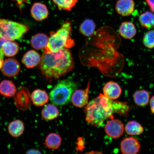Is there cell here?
I'll return each instance as SVG.
<instances>
[{
    "mask_svg": "<svg viewBox=\"0 0 154 154\" xmlns=\"http://www.w3.org/2000/svg\"><path fill=\"white\" fill-rule=\"evenodd\" d=\"M61 141L62 138L59 134L55 133H51L46 137L44 144L48 149H57L60 146Z\"/></svg>",
    "mask_w": 154,
    "mask_h": 154,
    "instance_id": "cell-20",
    "label": "cell"
},
{
    "mask_svg": "<svg viewBox=\"0 0 154 154\" xmlns=\"http://www.w3.org/2000/svg\"><path fill=\"white\" fill-rule=\"evenodd\" d=\"M59 114V109L53 103L46 105L42 111V116L45 120H53L58 117Z\"/></svg>",
    "mask_w": 154,
    "mask_h": 154,
    "instance_id": "cell-21",
    "label": "cell"
},
{
    "mask_svg": "<svg viewBox=\"0 0 154 154\" xmlns=\"http://www.w3.org/2000/svg\"><path fill=\"white\" fill-rule=\"evenodd\" d=\"M31 14L36 20L42 21L48 18L49 11L47 6L44 4L36 2L32 5L30 10Z\"/></svg>",
    "mask_w": 154,
    "mask_h": 154,
    "instance_id": "cell-13",
    "label": "cell"
},
{
    "mask_svg": "<svg viewBox=\"0 0 154 154\" xmlns=\"http://www.w3.org/2000/svg\"><path fill=\"white\" fill-rule=\"evenodd\" d=\"M77 83L69 79L61 81L52 90L50 99L54 104L61 106L70 102L73 93L78 88Z\"/></svg>",
    "mask_w": 154,
    "mask_h": 154,
    "instance_id": "cell-4",
    "label": "cell"
},
{
    "mask_svg": "<svg viewBox=\"0 0 154 154\" xmlns=\"http://www.w3.org/2000/svg\"><path fill=\"white\" fill-rule=\"evenodd\" d=\"M32 103L37 107L42 106L49 101V96L44 90L37 89L34 90L31 94Z\"/></svg>",
    "mask_w": 154,
    "mask_h": 154,
    "instance_id": "cell-16",
    "label": "cell"
},
{
    "mask_svg": "<svg viewBox=\"0 0 154 154\" xmlns=\"http://www.w3.org/2000/svg\"><path fill=\"white\" fill-rule=\"evenodd\" d=\"M86 120L94 127L101 126L108 119H112L114 113L113 100L100 94L86 105Z\"/></svg>",
    "mask_w": 154,
    "mask_h": 154,
    "instance_id": "cell-2",
    "label": "cell"
},
{
    "mask_svg": "<svg viewBox=\"0 0 154 154\" xmlns=\"http://www.w3.org/2000/svg\"><path fill=\"white\" fill-rule=\"evenodd\" d=\"M113 106L114 113L122 116H126L130 111V107L126 102L113 101Z\"/></svg>",
    "mask_w": 154,
    "mask_h": 154,
    "instance_id": "cell-27",
    "label": "cell"
},
{
    "mask_svg": "<svg viewBox=\"0 0 154 154\" xmlns=\"http://www.w3.org/2000/svg\"><path fill=\"white\" fill-rule=\"evenodd\" d=\"M143 43L146 48L149 49L154 48V30H150L144 34Z\"/></svg>",
    "mask_w": 154,
    "mask_h": 154,
    "instance_id": "cell-29",
    "label": "cell"
},
{
    "mask_svg": "<svg viewBox=\"0 0 154 154\" xmlns=\"http://www.w3.org/2000/svg\"><path fill=\"white\" fill-rule=\"evenodd\" d=\"M7 40L5 39V38H0V57H1L2 59L3 60L4 59V55L3 51H2V47L3 44L5 42L7 41Z\"/></svg>",
    "mask_w": 154,
    "mask_h": 154,
    "instance_id": "cell-30",
    "label": "cell"
},
{
    "mask_svg": "<svg viewBox=\"0 0 154 154\" xmlns=\"http://www.w3.org/2000/svg\"><path fill=\"white\" fill-rule=\"evenodd\" d=\"M26 154H41V152L38 150L34 149H31L26 152Z\"/></svg>",
    "mask_w": 154,
    "mask_h": 154,
    "instance_id": "cell-33",
    "label": "cell"
},
{
    "mask_svg": "<svg viewBox=\"0 0 154 154\" xmlns=\"http://www.w3.org/2000/svg\"><path fill=\"white\" fill-rule=\"evenodd\" d=\"M4 60L2 59L1 57H0V69H1L2 67Z\"/></svg>",
    "mask_w": 154,
    "mask_h": 154,
    "instance_id": "cell-35",
    "label": "cell"
},
{
    "mask_svg": "<svg viewBox=\"0 0 154 154\" xmlns=\"http://www.w3.org/2000/svg\"><path fill=\"white\" fill-rule=\"evenodd\" d=\"M150 106L152 112L154 114V96L152 97L150 101Z\"/></svg>",
    "mask_w": 154,
    "mask_h": 154,
    "instance_id": "cell-32",
    "label": "cell"
},
{
    "mask_svg": "<svg viewBox=\"0 0 154 154\" xmlns=\"http://www.w3.org/2000/svg\"><path fill=\"white\" fill-rule=\"evenodd\" d=\"M119 33L125 39H130L134 37L137 33L135 26L132 22H123L119 29Z\"/></svg>",
    "mask_w": 154,
    "mask_h": 154,
    "instance_id": "cell-15",
    "label": "cell"
},
{
    "mask_svg": "<svg viewBox=\"0 0 154 154\" xmlns=\"http://www.w3.org/2000/svg\"><path fill=\"white\" fill-rule=\"evenodd\" d=\"M17 90L15 85L11 80H5L0 83V94L5 97H14Z\"/></svg>",
    "mask_w": 154,
    "mask_h": 154,
    "instance_id": "cell-17",
    "label": "cell"
},
{
    "mask_svg": "<svg viewBox=\"0 0 154 154\" xmlns=\"http://www.w3.org/2000/svg\"><path fill=\"white\" fill-rule=\"evenodd\" d=\"M14 104L17 108L22 111H26L32 105L31 94L29 90L24 86L19 87L17 89L14 97Z\"/></svg>",
    "mask_w": 154,
    "mask_h": 154,
    "instance_id": "cell-6",
    "label": "cell"
},
{
    "mask_svg": "<svg viewBox=\"0 0 154 154\" xmlns=\"http://www.w3.org/2000/svg\"><path fill=\"white\" fill-rule=\"evenodd\" d=\"M134 100L136 104L140 107L147 105L149 101L150 95L149 92L144 90H138L134 92Z\"/></svg>",
    "mask_w": 154,
    "mask_h": 154,
    "instance_id": "cell-23",
    "label": "cell"
},
{
    "mask_svg": "<svg viewBox=\"0 0 154 154\" xmlns=\"http://www.w3.org/2000/svg\"><path fill=\"white\" fill-rule=\"evenodd\" d=\"M11 1L16 2L17 5L20 7L24 3H28V0H11Z\"/></svg>",
    "mask_w": 154,
    "mask_h": 154,
    "instance_id": "cell-34",
    "label": "cell"
},
{
    "mask_svg": "<svg viewBox=\"0 0 154 154\" xmlns=\"http://www.w3.org/2000/svg\"><path fill=\"white\" fill-rule=\"evenodd\" d=\"M122 89L119 85L114 82H109L105 84L103 88V95L109 99L116 100L120 96Z\"/></svg>",
    "mask_w": 154,
    "mask_h": 154,
    "instance_id": "cell-12",
    "label": "cell"
},
{
    "mask_svg": "<svg viewBox=\"0 0 154 154\" xmlns=\"http://www.w3.org/2000/svg\"><path fill=\"white\" fill-rule=\"evenodd\" d=\"M134 0H118L115 7L117 13L123 17L130 16L134 12Z\"/></svg>",
    "mask_w": 154,
    "mask_h": 154,
    "instance_id": "cell-11",
    "label": "cell"
},
{
    "mask_svg": "<svg viewBox=\"0 0 154 154\" xmlns=\"http://www.w3.org/2000/svg\"><path fill=\"white\" fill-rule=\"evenodd\" d=\"M90 84L89 82L86 89L76 90L73 93L71 101L75 106L82 108L88 105Z\"/></svg>",
    "mask_w": 154,
    "mask_h": 154,
    "instance_id": "cell-10",
    "label": "cell"
},
{
    "mask_svg": "<svg viewBox=\"0 0 154 154\" xmlns=\"http://www.w3.org/2000/svg\"><path fill=\"white\" fill-rule=\"evenodd\" d=\"M24 125L22 121L16 120L10 123L8 126L9 134L13 137L17 138L23 134Z\"/></svg>",
    "mask_w": 154,
    "mask_h": 154,
    "instance_id": "cell-19",
    "label": "cell"
},
{
    "mask_svg": "<svg viewBox=\"0 0 154 154\" xmlns=\"http://www.w3.org/2000/svg\"><path fill=\"white\" fill-rule=\"evenodd\" d=\"M140 145L136 138L128 137L125 138L121 142L120 149L124 154H136L139 152Z\"/></svg>",
    "mask_w": 154,
    "mask_h": 154,
    "instance_id": "cell-8",
    "label": "cell"
},
{
    "mask_svg": "<svg viewBox=\"0 0 154 154\" xmlns=\"http://www.w3.org/2000/svg\"><path fill=\"white\" fill-rule=\"evenodd\" d=\"M5 76L13 77L17 75L20 70V65L18 61L13 58H8L4 61L1 69Z\"/></svg>",
    "mask_w": 154,
    "mask_h": 154,
    "instance_id": "cell-9",
    "label": "cell"
},
{
    "mask_svg": "<svg viewBox=\"0 0 154 154\" xmlns=\"http://www.w3.org/2000/svg\"><path fill=\"white\" fill-rule=\"evenodd\" d=\"M41 58V57L37 52L34 50H30L25 54L22 61L27 68H32L39 64Z\"/></svg>",
    "mask_w": 154,
    "mask_h": 154,
    "instance_id": "cell-14",
    "label": "cell"
},
{
    "mask_svg": "<svg viewBox=\"0 0 154 154\" xmlns=\"http://www.w3.org/2000/svg\"><path fill=\"white\" fill-rule=\"evenodd\" d=\"M26 25L4 19H0V38L14 41L23 37L29 30Z\"/></svg>",
    "mask_w": 154,
    "mask_h": 154,
    "instance_id": "cell-5",
    "label": "cell"
},
{
    "mask_svg": "<svg viewBox=\"0 0 154 154\" xmlns=\"http://www.w3.org/2000/svg\"><path fill=\"white\" fill-rule=\"evenodd\" d=\"M19 45L16 42L7 40L2 45V49L4 55L7 57H12L18 53Z\"/></svg>",
    "mask_w": 154,
    "mask_h": 154,
    "instance_id": "cell-22",
    "label": "cell"
},
{
    "mask_svg": "<svg viewBox=\"0 0 154 154\" xmlns=\"http://www.w3.org/2000/svg\"><path fill=\"white\" fill-rule=\"evenodd\" d=\"M54 3L57 6L58 8L70 11L74 8L78 1V0H52Z\"/></svg>",
    "mask_w": 154,
    "mask_h": 154,
    "instance_id": "cell-28",
    "label": "cell"
},
{
    "mask_svg": "<svg viewBox=\"0 0 154 154\" xmlns=\"http://www.w3.org/2000/svg\"><path fill=\"white\" fill-rule=\"evenodd\" d=\"M72 30V23L66 21L56 32H51L44 51L54 52L63 48L70 49L74 47V40L71 36Z\"/></svg>",
    "mask_w": 154,
    "mask_h": 154,
    "instance_id": "cell-3",
    "label": "cell"
},
{
    "mask_svg": "<svg viewBox=\"0 0 154 154\" xmlns=\"http://www.w3.org/2000/svg\"><path fill=\"white\" fill-rule=\"evenodd\" d=\"M126 133L131 136L139 135L143 133L144 129L140 123L135 121L128 122L125 127Z\"/></svg>",
    "mask_w": 154,
    "mask_h": 154,
    "instance_id": "cell-25",
    "label": "cell"
},
{
    "mask_svg": "<svg viewBox=\"0 0 154 154\" xmlns=\"http://www.w3.org/2000/svg\"><path fill=\"white\" fill-rule=\"evenodd\" d=\"M96 25L91 19H85L80 25L79 30L83 35L89 37L94 34L95 30Z\"/></svg>",
    "mask_w": 154,
    "mask_h": 154,
    "instance_id": "cell-24",
    "label": "cell"
},
{
    "mask_svg": "<svg viewBox=\"0 0 154 154\" xmlns=\"http://www.w3.org/2000/svg\"><path fill=\"white\" fill-rule=\"evenodd\" d=\"M139 21L144 28L150 29L154 27V14L153 12L146 11L140 15Z\"/></svg>",
    "mask_w": 154,
    "mask_h": 154,
    "instance_id": "cell-26",
    "label": "cell"
},
{
    "mask_svg": "<svg viewBox=\"0 0 154 154\" xmlns=\"http://www.w3.org/2000/svg\"><path fill=\"white\" fill-rule=\"evenodd\" d=\"M146 2L149 5L150 11L154 13V0H146Z\"/></svg>",
    "mask_w": 154,
    "mask_h": 154,
    "instance_id": "cell-31",
    "label": "cell"
},
{
    "mask_svg": "<svg viewBox=\"0 0 154 154\" xmlns=\"http://www.w3.org/2000/svg\"><path fill=\"white\" fill-rule=\"evenodd\" d=\"M49 38L47 35L43 33L35 35L31 40L32 47L36 50L45 49L48 45Z\"/></svg>",
    "mask_w": 154,
    "mask_h": 154,
    "instance_id": "cell-18",
    "label": "cell"
},
{
    "mask_svg": "<svg viewBox=\"0 0 154 154\" xmlns=\"http://www.w3.org/2000/svg\"><path fill=\"white\" fill-rule=\"evenodd\" d=\"M124 125L117 119H111L105 126V130L107 135L112 138H119L122 135L124 131Z\"/></svg>",
    "mask_w": 154,
    "mask_h": 154,
    "instance_id": "cell-7",
    "label": "cell"
},
{
    "mask_svg": "<svg viewBox=\"0 0 154 154\" xmlns=\"http://www.w3.org/2000/svg\"><path fill=\"white\" fill-rule=\"evenodd\" d=\"M38 65L46 78L56 79L72 70L74 63L70 49L63 48L54 52L44 51Z\"/></svg>",
    "mask_w": 154,
    "mask_h": 154,
    "instance_id": "cell-1",
    "label": "cell"
}]
</instances>
